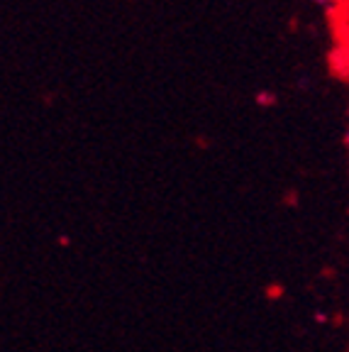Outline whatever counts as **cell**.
I'll return each mask as SVG.
<instances>
[{
	"label": "cell",
	"instance_id": "obj_1",
	"mask_svg": "<svg viewBox=\"0 0 349 352\" xmlns=\"http://www.w3.org/2000/svg\"><path fill=\"white\" fill-rule=\"evenodd\" d=\"M273 94H267V91H264V94H259V98H257V103L259 105H273Z\"/></svg>",
	"mask_w": 349,
	"mask_h": 352
},
{
	"label": "cell",
	"instance_id": "obj_2",
	"mask_svg": "<svg viewBox=\"0 0 349 352\" xmlns=\"http://www.w3.org/2000/svg\"><path fill=\"white\" fill-rule=\"evenodd\" d=\"M315 3H320V6H330V3H335V0H315Z\"/></svg>",
	"mask_w": 349,
	"mask_h": 352
},
{
	"label": "cell",
	"instance_id": "obj_3",
	"mask_svg": "<svg viewBox=\"0 0 349 352\" xmlns=\"http://www.w3.org/2000/svg\"><path fill=\"white\" fill-rule=\"evenodd\" d=\"M344 144L349 147V130H347V135H344Z\"/></svg>",
	"mask_w": 349,
	"mask_h": 352
}]
</instances>
